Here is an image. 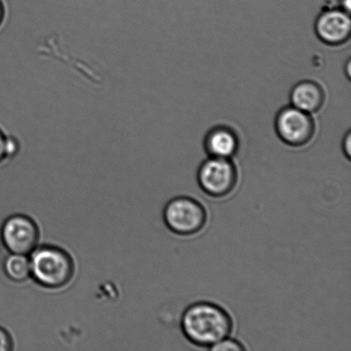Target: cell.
Returning <instances> with one entry per match:
<instances>
[{
	"label": "cell",
	"mask_w": 351,
	"mask_h": 351,
	"mask_svg": "<svg viewBox=\"0 0 351 351\" xmlns=\"http://www.w3.org/2000/svg\"><path fill=\"white\" fill-rule=\"evenodd\" d=\"M180 328L191 345L210 350L232 335L234 322L232 315L222 306L199 301L189 305L182 313Z\"/></svg>",
	"instance_id": "6da1fadb"
},
{
	"label": "cell",
	"mask_w": 351,
	"mask_h": 351,
	"mask_svg": "<svg viewBox=\"0 0 351 351\" xmlns=\"http://www.w3.org/2000/svg\"><path fill=\"white\" fill-rule=\"evenodd\" d=\"M31 278L41 287L56 290L70 283L75 274L73 258L60 247L38 245L29 254Z\"/></svg>",
	"instance_id": "7a4b0ae2"
},
{
	"label": "cell",
	"mask_w": 351,
	"mask_h": 351,
	"mask_svg": "<svg viewBox=\"0 0 351 351\" xmlns=\"http://www.w3.org/2000/svg\"><path fill=\"white\" fill-rule=\"evenodd\" d=\"M163 219L167 228L180 237L197 235L208 223L205 206L187 195L176 196L165 206Z\"/></svg>",
	"instance_id": "3957f363"
},
{
	"label": "cell",
	"mask_w": 351,
	"mask_h": 351,
	"mask_svg": "<svg viewBox=\"0 0 351 351\" xmlns=\"http://www.w3.org/2000/svg\"><path fill=\"white\" fill-rule=\"evenodd\" d=\"M239 176L232 159L208 157L199 165L196 179L205 195L213 199H222L235 191Z\"/></svg>",
	"instance_id": "277c9868"
},
{
	"label": "cell",
	"mask_w": 351,
	"mask_h": 351,
	"mask_svg": "<svg viewBox=\"0 0 351 351\" xmlns=\"http://www.w3.org/2000/svg\"><path fill=\"white\" fill-rule=\"evenodd\" d=\"M274 128L278 138L287 146L302 147L314 139L316 123L312 114L289 105L277 112Z\"/></svg>",
	"instance_id": "5b68a950"
},
{
	"label": "cell",
	"mask_w": 351,
	"mask_h": 351,
	"mask_svg": "<svg viewBox=\"0 0 351 351\" xmlns=\"http://www.w3.org/2000/svg\"><path fill=\"white\" fill-rule=\"evenodd\" d=\"M0 239L10 253L29 256L39 245V226L29 216L10 215L3 223Z\"/></svg>",
	"instance_id": "8992f818"
},
{
	"label": "cell",
	"mask_w": 351,
	"mask_h": 351,
	"mask_svg": "<svg viewBox=\"0 0 351 351\" xmlns=\"http://www.w3.org/2000/svg\"><path fill=\"white\" fill-rule=\"evenodd\" d=\"M315 32L322 43L329 47H339L350 39V13L339 7L323 9L315 22Z\"/></svg>",
	"instance_id": "52a82bcc"
},
{
	"label": "cell",
	"mask_w": 351,
	"mask_h": 351,
	"mask_svg": "<svg viewBox=\"0 0 351 351\" xmlns=\"http://www.w3.org/2000/svg\"><path fill=\"white\" fill-rule=\"evenodd\" d=\"M203 147L208 157L233 159L240 149L239 136L232 127L215 125L206 133Z\"/></svg>",
	"instance_id": "ba28073f"
},
{
	"label": "cell",
	"mask_w": 351,
	"mask_h": 351,
	"mask_svg": "<svg viewBox=\"0 0 351 351\" xmlns=\"http://www.w3.org/2000/svg\"><path fill=\"white\" fill-rule=\"evenodd\" d=\"M291 105L302 111L314 114L323 108L326 91L321 84L314 80H302L295 84L290 92Z\"/></svg>",
	"instance_id": "9c48e42d"
},
{
	"label": "cell",
	"mask_w": 351,
	"mask_h": 351,
	"mask_svg": "<svg viewBox=\"0 0 351 351\" xmlns=\"http://www.w3.org/2000/svg\"><path fill=\"white\" fill-rule=\"evenodd\" d=\"M3 267L6 276L15 283H23L31 278L29 256L26 254L10 253Z\"/></svg>",
	"instance_id": "30bf717a"
},
{
	"label": "cell",
	"mask_w": 351,
	"mask_h": 351,
	"mask_svg": "<svg viewBox=\"0 0 351 351\" xmlns=\"http://www.w3.org/2000/svg\"><path fill=\"white\" fill-rule=\"evenodd\" d=\"M19 144L15 138L6 136L0 129V163L7 158L15 156L19 152Z\"/></svg>",
	"instance_id": "8fae6325"
},
{
	"label": "cell",
	"mask_w": 351,
	"mask_h": 351,
	"mask_svg": "<svg viewBox=\"0 0 351 351\" xmlns=\"http://www.w3.org/2000/svg\"><path fill=\"white\" fill-rule=\"evenodd\" d=\"M210 350L213 351H243L245 350L246 348L239 340L232 339L230 336L228 338L223 339L221 341L217 343Z\"/></svg>",
	"instance_id": "7c38bea8"
},
{
	"label": "cell",
	"mask_w": 351,
	"mask_h": 351,
	"mask_svg": "<svg viewBox=\"0 0 351 351\" xmlns=\"http://www.w3.org/2000/svg\"><path fill=\"white\" fill-rule=\"evenodd\" d=\"M14 349V342L12 335L6 329L0 326V351H12Z\"/></svg>",
	"instance_id": "4fadbf2b"
},
{
	"label": "cell",
	"mask_w": 351,
	"mask_h": 351,
	"mask_svg": "<svg viewBox=\"0 0 351 351\" xmlns=\"http://www.w3.org/2000/svg\"><path fill=\"white\" fill-rule=\"evenodd\" d=\"M342 150L346 159L350 160L351 158V133L350 130L343 136L342 142Z\"/></svg>",
	"instance_id": "5bb4252c"
},
{
	"label": "cell",
	"mask_w": 351,
	"mask_h": 351,
	"mask_svg": "<svg viewBox=\"0 0 351 351\" xmlns=\"http://www.w3.org/2000/svg\"><path fill=\"white\" fill-rule=\"evenodd\" d=\"M339 7L343 10H345V12L350 13L351 0H339Z\"/></svg>",
	"instance_id": "9a60e30c"
},
{
	"label": "cell",
	"mask_w": 351,
	"mask_h": 351,
	"mask_svg": "<svg viewBox=\"0 0 351 351\" xmlns=\"http://www.w3.org/2000/svg\"><path fill=\"white\" fill-rule=\"evenodd\" d=\"M5 19V7L2 0H0V27L2 26L3 21Z\"/></svg>",
	"instance_id": "2e32d148"
},
{
	"label": "cell",
	"mask_w": 351,
	"mask_h": 351,
	"mask_svg": "<svg viewBox=\"0 0 351 351\" xmlns=\"http://www.w3.org/2000/svg\"><path fill=\"white\" fill-rule=\"evenodd\" d=\"M345 73L346 75V77L350 79L351 77V62L349 58L348 61L346 62L345 65Z\"/></svg>",
	"instance_id": "e0dca14e"
}]
</instances>
